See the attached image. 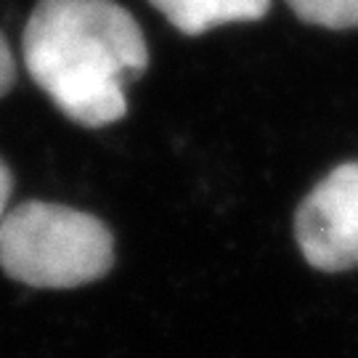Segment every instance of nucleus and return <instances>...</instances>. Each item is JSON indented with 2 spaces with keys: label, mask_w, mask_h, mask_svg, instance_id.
<instances>
[{
  "label": "nucleus",
  "mask_w": 358,
  "mask_h": 358,
  "mask_svg": "<svg viewBox=\"0 0 358 358\" xmlns=\"http://www.w3.org/2000/svg\"><path fill=\"white\" fill-rule=\"evenodd\" d=\"M16 83V62H13V53L8 48V43L0 32V96H6Z\"/></svg>",
  "instance_id": "423d86ee"
},
{
  "label": "nucleus",
  "mask_w": 358,
  "mask_h": 358,
  "mask_svg": "<svg viewBox=\"0 0 358 358\" xmlns=\"http://www.w3.org/2000/svg\"><path fill=\"white\" fill-rule=\"evenodd\" d=\"M11 189H13V176L8 165L0 159V220L6 217V207H8V199H11Z\"/></svg>",
  "instance_id": "0eeeda50"
},
{
  "label": "nucleus",
  "mask_w": 358,
  "mask_h": 358,
  "mask_svg": "<svg viewBox=\"0 0 358 358\" xmlns=\"http://www.w3.org/2000/svg\"><path fill=\"white\" fill-rule=\"evenodd\" d=\"M294 239L316 271L358 268V162L337 165L310 189L294 215Z\"/></svg>",
  "instance_id": "7ed1b4c3"
},
{
  "label": "nucleus",
  "mask_w": 358,
  "mask_h": 358,
  "mask_svg": "<svg viewBox=\"0 0 358 358\" xmlns=\"http://www.w3.org/2000/svg\"><path fill=\"white\" fill-rule=\"evenodd\" d=\"M157 11L183 35L236 22H257L268 13L271 0H149Z\"/></svg>",
  "instance_id": "20e7f679"
},
{
  "label": "nucleus",
  "mask_w": 358,
  "mask_h": 358,
  "mask_svg": "<svg viewBox=\"0 0 358 358\" xmlns=\"http://www.w3.org/2000/svg\"><path fill=\"white\" fill-rule=\"evenodd\" d=\"M115 266V236L90 213L53 202H22L0 220V268L38 289L99 282Z\"/></svg>",
  "instance_id": "f03ea898"
},
{
  "label": "nucleus",
  "mask_w": 358,
  "mask_h": 358,
  "mask_svg": "<svg viewBox=\"0 0 358 358\" xmlns=\"http://www.w3.org/2000/svg\"><path fill=\"white\" fill-rule=\"evenodd\" d=\"M297 19L327 29H358V0H287Z\"/></svg>",
  "instance_id": "39448f33"
},
{
  "label": "nucleus",
  "mask_w": 358,
  "mask_h": 358,
  "mask_svg": "<svg viewBox=\"0 0 358 358\" xmlns=\"http://www.w3.org/2000/svg\"><path fill=\"white\" fill-rule=\"evenodd\" d=\"M22 53L35 85L85 128L128 115L125 88L149 66L141 27L115 0H38Z\"/></svg>",
  "instance_id": "f257e3e1"
}]
</instances>
